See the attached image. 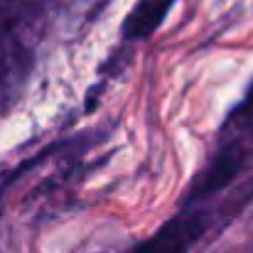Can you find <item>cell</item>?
<instances>
[{"label":"cell","instance_id":"6da1fadb","mask_svg":"<svg viewBox=\"0 0 253 253\" xmlns=\"http://www.w3.org/2000/svg\"><path fill=\"white\" fill-rule=\"evenodd\" d=\"M204 234V221L199 216H177L163 224L153 236L135 246L133 253H184Z\"/></svg>","mask_w":253,"mask_h":253},{"label":"cell","instance_id":"3957f363","mask_svg":"<svg viewBox=\"0 0 253 253\" xmlns=\"http://www.w3.org/2000/svg\"><path fill=\"white\" fill-rule=\"evenodd\" d=\"M172 5L174 0H140L135 10L126 17V25H123L126 40H145L148 35H153Z\"/></svg>","mask_w":253,"mask_h":253},{"label":"cell","instance_id":"7a4b0ae2","mask_svg":"<svg viewBox=\"0 0 253 253\" xmlns=\"http://www.w3.org/2000/svg\"><path fill=\"white\" fill-rule=\"evenodd\" d=\"M239 168H241V153H239V150L229 148V150L219 153V155L211 160V165L204 169V174L197 179V184H194V189H192V197H194V199H202V197H207V194H211V192L224 189V187L236 177Z\"/></svg>","mask_w":253,"mask_h":253}]
</instances>
